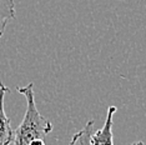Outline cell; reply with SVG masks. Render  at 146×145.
<instances>
[{
	"label": "cell",
	"mask_w": 146,
	"mask_h": 145,
	"mask_svg": "<svg viewBox=\"0 0 146 145\" xmlns=\"http://www.w3.org/2000/svg\"><path fill=\"white\" fill-rule=\"evenodd\" d=\"M16 90L26 99V111L21 124L14 130V145H29L35 139H45L52 130V124L39 113L35 104L34 84L29 83L26 86Z\"/></svg>",
	"instance_id": "obj_1"
},
{
	"label": "cell",
	"mask_w": 146,
	"mask_h": 145,
	"mask_svg": "<svg viewBox=\"0 0 146 145\" xmlns=\"http://www.w3.org/2000/svg\"><path fill=\"white\" fill-rule=\"evenodd\" d=\"M9 91V88L0 81V145H10L14 141L15 135L11 129L10 119L6 116L4 109V99Z\"/></svg>",
	"instance_id": "obj_2"
},
{
	"label": "cell",
	"mask_w": 146,
	"mask_h": 145,
	"mask_svg": "<svg viewBox=\"0 0 146 145\" xmlns=\"http://www.w3.org/2000/svg\"><path fill=\"white\" fill-rule=\"evenodd\" d=\"M117 111V108L115 105L109 106L108 114H106V120L104 126L98 131L92 133V145H114V134H112V119L114 115Z\"/></svg>",
	"instance_id": "obj_3"
},
{
	"label": "cell",
	"mask_w": 146,
	"mask_h": 145,
	"mask_svg": "<svg viewBox=\"0 0 146 145\" xmlns=\"http://www.w3.org/2000/svg\"><path fill=\"white\" fill-rule=\"evenodd\" d=\"M15 19L14 0H0V38L4 35L8 21Z\"/></svg>",
	"instance_id": "obj_4"
},
{
	"label": "cell",
	"mask_w": 146,
	"mask_h": 145,
	"mask_svg": "<svg viewBox=\"0 0 146 145\" xmlns=\"http://www.w3.org/2000/svg\"><path fill=\"white\" fill-rule=\"evenodd\" d=\"M92 133H94V120H90L85 128L74 134L69 145H92Z\"/></svg>",
	"instance_id": "obj_5"
},
{
	"label": "cell",
	"mask_w": 146,
	"mask_h": 145,
	"mask_svg": "<svg viewBox=\"0 0 146 145\" xmlns=\"http://www.w3.org/2000/svg\"><path fill=\"white\" fill-rule=\"evenodd\" d=\"M132 145H145V144L142 143V141H137V143H134Z\"/></svg>",
	"instance_id": "obj_6"
}]
</instances>
